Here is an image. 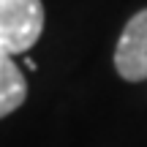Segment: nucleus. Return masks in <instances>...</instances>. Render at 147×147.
Wrapping results in <instances>:
<instances>
[{"label":"nucleus","mask_w":147,"mask_h":147,"mask_svg":"<svg viewBox=\"0 0 147 147\" xmlns=\"http://www.w3.org/2000/svg\"><path fill=\"white\" fill-rule=\"evenodd\" d=\"M44 33L41 0H0V49L22 55L36 47Z\"/></svg>","instance_id":"1"},{"label":"nucleus","mask_w":147,"mask_h":147,"mask_svg":"<svg viewBox=\"0 0 147 147\" xmlns=\"http://www.w3.org/2000/svg\"><path fill=\"white\" fill-rule=\"evenodd\" d=\"M115 68L128 82L147 79V8L134 14L123 27L115 49Z\"/></svg>","instance_id":"2"},{"label":"nucleus","mask_w":147,"mask_h":147,"mask_svg":"<svg viewBox=\"0 0 147 147\" xmlns=\"http://www.w3.org/2000/svg\"><path fill=\"white\" fill-rule=\"evenodd\" d=\"M27 98V79L8 52L0 49V117L16 112Z\"/></svg>","instance_id":"3"}]
</instances>
